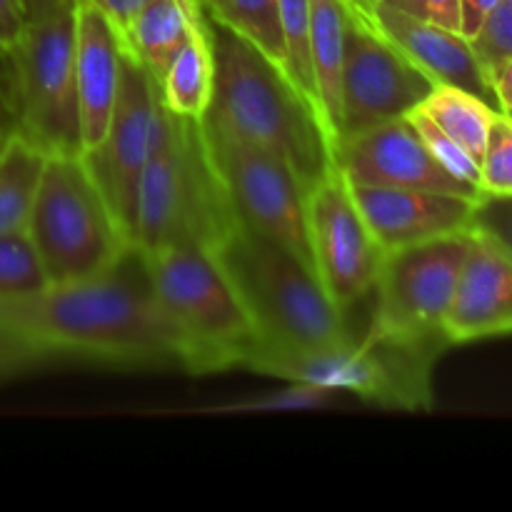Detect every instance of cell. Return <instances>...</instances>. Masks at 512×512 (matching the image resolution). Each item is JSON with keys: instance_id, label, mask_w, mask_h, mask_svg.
I'll list each match as a JSON object with an SVG mask.
<instances>
[{"instance_id": "cell-1", "label": "cell", "mask_w": 512, "mask_h": 512, "mask_svg": "<svg viewBox=\"0 0 512 512\" xmlns=\"http://www.w3.org/2000/svg\"><path fill=\"white\" fill-rule=\"evenodd\" d=\"M63 360L180 368L178 338L155 298L138 245L95 278L0 298V380Z\"/></svg>"}, {"instance_id": "cell-2", "label": "cell", "mask_w": 512, "mask_h": 512, "mask_svg": "<svg viewBox=\"0 0 512 512\" xmlns=\"http://www.w3.org/2000/svg\"><path fill=\"white\" fill-rule=\"evenodd\" d=\"M203 20L215 70L205 120L283 160L310 193L335 170L333 138L318 108L283 65L210 18L205 8Z\"/></svg>"}, {"instance_id": "cell-3", "label": "cell", "mask_w": 512, "mask_h": 512, "mask_svg": "<svg viewBox=\"0 0 512 512\" xmlns=\"http://www.w3.org/2000/svg\"><path fill=\"white\" fill-rule=\"evenodd\" d=\"M210 253L253 325L255 350L323 353L355 340L318 273L275 238L233 218Z\"/></svg>"}, {"instance_id": "cell-4", "label": "cell", "mask_w": 512, "mask_h": 512, "mask_svg": "<svg viewBox=\"0 0 512 512\" xmlns=\"http://www.w3.org/2000/svg\"><path fill=\"white\" fill-rule=\"evenodd\" d=\"M235 213L218 178L200 120L165 108L158 148L143 170L133 240L143 253L170 245L213 248Z\"/></svg>"}, {"instance_id": "cell-5", "label": "cell", "mask_w": 512, "mask_h": 512, "mask_svg": "<svg viewBox=\"0 0 512 512\" xmlns=\"http://www.w3.org/2000/svg\"><path fill=\"white\" fill-rule=\"evenodd\" d=\"M143 255L155 298L178 338L180 368L193 375L245 368L258 338L210 248L170 245Z\"/></svg>"}, {"instance_id": "cell-6", "label": "cell", "mask_w": 512, "mask_h": 512, "mask_svg": "<svg viewBox=\"0 0 512 512\" xmlns=\"http://www.w3.org/2000/svg\"><path fill=\"white\" fill-rule=\"evenodd\" d=\"M25 230L50 285L95 278L135 245L83 155H45Z\"/></svg>"}, {"instance_id": "cell-7", "label": "cell", "mask_w": 512, "mask_h": 512, "mask_svg": "<svg viewBox=\"0 0 512 512\" xmlns=\"http://www.w3.org/2000/svg\"><path fill=\"white\" fill-rule=\"evenodd\" d=\"M443 350L365 335L345 348L323 353L253 350L245 368L288 383H308L335 393H353L373 405L428 410L433 403V365Z\"/></svg>"}, {"instance_id": "cell-8", "label": "cell", "mask_w": 512, "mask_h": 512, "mask_svg": "<svg viewBox=\"0 0 512 512\" xmlns=\"http://www.w3.org/2000/svg\"><path fill=\"white\" fill-rule=\"evenodd\" d=\"M15 133L45 155H83L75 85V3L28 20L8 50Z\"/></svg>"}, {"instance_id": "cell-9", "label": "cell", "mask_w": 512, "mask_h": 512, "mask_svg": "<svg viewBox=\"0 0 512 512\" xmlns=\"http://www.w3.org/2000/svg\"><path fill=\"white\" fill-rule=\"evenodd\" d=\"M470 248V230L388 250L375 278V310L365 335L445 350V315Z\"/></svg>"}, {"instance_id": "cell-10", "label": "cell", "mask_w": 512, "mask_h": 512, "mask_svg": "<svg viewBox=\"0 0 512 512\" xmlns=\"http://www.w3.org/2000/svg\"><path fill=\"white\" fill-rule=\"evenodd\" d=\"M200 123L235 218L283 243L315 270L308 238V190L293 170L275 155L225 133L210 120L203 118Z\"/></svg>"}, {"instance_id": "cell-11", "label": "cell", "mask_w": 512, "mask_h": 512, "mask_svg": "<svg viewBox=\"0 0 512 512\" xmlns=\"http://www.w3.org/2000/svg\"><path fill=\"white\" fill-rule=\"evenodd\" d=\"M348 8V5H345ZM435 80L418 68L370 18L348 8L343 78H340V135L405 118L423 105Z\"/></svg>"}, {"instance_id": "cell-12", "label": "cell", "mask_w": 512, "mask_h": 512, "mask_svg": "<svg viewBox=\"0 0 512 512\" xmlns=\"http://www.w3.org/2000/svg\"><path fill=\"white\" fill-rule=\"evenodd\" d=\"M163 123L165 105L158 78L123 48V75L108 130L90 153H83V160L130 238L140 178L158 148Z\"/></svg>"}, {"instance_id": "cell-13", "label": "cell", "mask_w": 512, "mask_h": 512, "mask_svg": "<svg viewBox=\"0 0 512 512\" xmlns=\"http://www.w3.org/2000/svg\"><path fill=\"white\" fill-rule=\"evenodd\" d=\"M308 238L315 273L343 313L373 293L383 248L375 243L338 168L308 193Z\"/></svg>"}, {"instance_id": "cell-14", "label": "cell", "mask_w": 512, "mask_h": 512, "mask_svg": "<svg viewBox=\"0 0 512 512\" xmlns=\"http://www.w3.org/2000/svg\"><path fill=\"white\" fill-rule=\"evenodd\" d=\"M335 168L355 185L430 190L480 200L478 188L453 178L425 148L408 118L343 135L335 143Z\"/></svg>"}, {"instance_id": "cell-15", "label": "cell", "mask_w": 512, "mask_h": 512, "mask_svg": "<svg viewBox=\"0 0 512 512\" xmlns=\"http://www.w3.org/2000/svg\"><path fill=\"white\" fill-rule=\"evenodd\" d=\"M512 335V255L490 235L470 228V248L445 315L450 345Z\"/></svg>"}, {"instance_id": "cell-16", "label": "cell", "mask_w": 512, "mask_h": 512, "mask_svg": "<svg viewBox=\"0 0 512 512\" xmlns=\"http://www.w3.org/2000/svg\"><path fill=\"white\" fill-rule=\"evenodd\" d=\"M348 185L365 225L383 253L440 235L465 233L473 225V213L478 205V200L430 193V190Z\"/></svg>"}, {"instance_id": "cell-17", "label": "cell", "mask_w": 512, "mask_h": 512, "mask_svg": "<svg viewBox=\"0 0 512 512\" xmlns=\"http://www.w3.org/2000/svg\"><path fill=\"white\" fill-rule=\"evenodd\" d=\"M123 75V38L95 0H75V85L80 145L90 153L103 140Z\"/></svg>"}, {"instance_id": "cell-18", "label": "cell", "mask_w": 512, "mask_h": 512, "mask_svg": "<svg viewBox=\"0 0 512 512\" xmlns=\"http://www.w3.org/2000/svg\"><path fill=\"white\" fill-rule=\"evenodd\" d=\"M370 23L388 35L423 73H428L435 83L458 85L480 95L495 105L488 75L475 55L473 43L455 30L430 23L425 18L400 13L390 5L375 3L370 10ZM498 108V105H495Z\"/></svg>"}, {"instance_id": "cell-19", "label": "cell", "mask_w": 512, "mask_h": 512, "mask_svg": "<svg viewBox=\"0 0 512 512\" xmlns=\"http://www.w3.org/2000/svg\"><path fill=\"white\" fill-rule=\"evenodd\" d=\"M345 18H348L345 0H310V65H313L318 110L333 138V150L340 135Z\"/></svg>"}, {"instance_id": "cell-20", "label": "cell", "mask_w": 512, "mask_h": 512, "mask_svg": "<svg viewBox=\"0 0 512 512\" xmlns=\"http://www.w3.org/2000/svg\"><path fill=\"white\" fill-rule=\"evenodd\" d=\"M213 75V50L200 5L193 30L158 78L163 105L178 118L203 120L213 100Z\"/></svg>"}, {"instance_id": "cell-21", "label": "cell", "mask_w": 512, "mask_h": 512, "mask_svg": "<svg viewBox=\"0 0 512 512\" xmlns=\"http://www.w3.org/2000/svg\"><path fill=\"white\" fill-rule=\"evenodd\" d=\"M200 0H150L120 33L123 48L155 78L193 30Z\"/></svg>"}, {"instance_id": "cell-22", "label": "cell", "mask_w": 512, "mask_h": 512, "mask_svg": "<svg viewBox=\"0 0 512 512\" xmlns=\"http://www.w3.org/2000/svg\"><path fill=\"white\" fill-rule=\"evenodd\" d=\"M45 153L20 133H10L0 148V235L25 230Z\"/></svg>"}, {"instance_id": "cell-23", "label": "cell", "mask_w": 512, "mask_h": 512, "mask_svg": "<svg viewBox=\"0 0 512 512\" xmlns=\"http://www.w3.org/2000/svg\"><path fill=\"white\" fill-rule=\"evenodd\" d=\"M420 108L480 163L493 120L500 113L493 103L458 85L435 83Z\"/></svg>"}, {"instance_id": "cell-24", "label": "cell", "mask_w": 512, "mask_h": 512, "mask_svg": "<svg viewBox=\"0 0 512 512\" xmlns=\"http://www.w3.org/2000/svg\"><path fill=\"white\" fill-rule=\"evenodd\" d=\"M205 13L288 70L280 0H200ZM290 73V70H288Z\"/></svg>"}, {"instance_id": "cell-25", "label": "cell", "mask_w": 512, "mask_h": 512, "mask_svg": "<svg viewBox=\"0 0 512 512\" xmlns=\"http://www.w3.org/2000/svg\"><path fill=\"white\" fill-rule=\"evenodd\" d=\"M48 285V275L28 230L0 235V298H23Z\"/></svg>"}, {"instance_id": "cell-26", "label": "cell", "mask_w": 512, "mask_h": 512, "mask_svg": "<svg viewBox=\"0 0 512 512\" xmlns=\"http://www.w3.org/2000/svg\"><path fill=\"white\" fill-rule=\"evenodd\" d=\"M280 20H283L285 58H288L290 75H293V80L300 85V90H303V93L313 100L315 108H318V95H315V78L308 48L310 0H280ZM320 118H323V115H320Z\"/></svg>"}, {"instance_id": "cell-27", "label": "cell", "mask_w": 512, "mask_h": 512, "mask_svg": "<svg viewBox=\"0 0 512 512\" xmlns=\"http://www.w3.org/2000/svg\"><path fill=\"white\" fill-rule=\"evenodd\" d=\"M478 188L483 198H512V115L503 110L495 115L488 133Z\"/></svg>"}, {"instance_id": "cell-28", "label": "cell", "mask_w": 512, "mask_h": 512, "mask_svg": "<svg viewBox=\"0 0 512 512\" xmlns=\"http://www.w3.org/2000/svg\"><path fill=\"white\" fill-rule=\"evenodd\" d=\"M405 118H408L410 123H413V128L418 130V135L423 138L425 148L430 150V155H433V158L438 160V163L443 165V168L448 170L450 175H453V178H458V180H463V183L478 188L480 163L473 158V155L468 153V150L463 148V145L458 143V140L450 138V135L445 133V130L440 128V125L435 123V120L430 118V115L425 113L420 105H418V108L410 110ZM480 195H483V193H480Z\"/></svg>"}, {"instance_id": "cell-29", "label": "cell", "mask_w": 512, "mask_h": 512, "mask_svg": "<svg viewBox=\"0 0 512 512\" xmlns=\"http://www.w3.org/2000/svg\"><path fill=\"white\" fill-rule=\"evenodd\" d=\"M335 390L308 383H290L280 393H268L263 398L243 400L218 408V413H285V410H315L325 408L333 400Z\"/></svg>"}, {"instance_id": "cell-30", "label": "cell", "mask_w": 512, "mask_h": 512, "mask_svg": "<svg viewBox=\"0 0 512 512\" xmlns=\"http://www.w3.org/2000/svg\"><path fill=\"white\" fill-rule=\"evenodd\" d=\"M470 43L485 70L500 60L512 58V0L495 3Z\"/></svg>"}, {"instance_id": "cell-31", "label": "cell", "mask_w": 512, "mask_h": 512, "mask_svg": "<svg viewBox=\"0 0 512 512\" xmlns=\"http://www.w3.org/2000/svg\"><path fill=\"white\" fill-rule=\"evenodd\" d=\"M470 228L495 238L512 255V198H480Z\"/></svg>"}, {"instance_id": "cell-32", "label": "cell", "mask_w": 512, "mask_h": 512, "mask_svg": "<svg viewBox=\"0 0 512 512\" xmlns=\"http://www.w3.org/2000/svg\"><path fill=\"white\" fill-rule=\"evenodd\" d=\"M25 18L20 0H0V53H8L23 35Z\"/></svg>"}, {"instance_id": "cell-33", "label": "cell", "mask_w": 512, "mask_h": 512, "mask_svg": "<svg viewBox=\"0 0 512 512\" xmlns=\"http://www.w3.org/2000/svg\"><path fill=\"white\" fill-rule=\"evenodd\" d=\"M485 75H488V83L490 90H493L498 110L512 113V58H505L500 60V63L490 65V68L485 70Z\"/></svg>"}, {"instance_id": "cell-34", "label": "cell", "mask_w": 512, "mask_h": 512, "mask_svg": "<svg viewBox=\"0 0 512 512\" xmlns=\"http://www.w3.org/2000/svg\"><path fill=\"white\" fill-rule=\"evenodd\" d=\"M495 3L498 0H460V35L473 40L490 10L495 8Z\"/></svg>"}, {"instance_id": "cell-35", "label": "cell", "mask_w": 512, "mask_h": 512, "mask_svg": "<svg viewBox=\"0 0 512 512\" xmlns=\"http://www.w3.org/2000/svg\"><path fill=\"white\" fill-rule=\"evenodd\" d=\"M15 130L13 115V90H10L8 55L0 53V138H8Z\"/></svg>"}, {"instance_id": "cell-36", "label": "cell", "mask_w": 512, "mask_h": 512, "mask_svg": "<svg viewBox=\"0 0 512 512\" xmlns=\"http://www.w3.org/2000/svg\"><path fill=\"white\" fill-rule=\"evenodd\" d=\"M95 3L103 8V13L113 20V25L118 28V33H123L130 23H133L135 15L150 3V0H95Z\"/></svg>"}, {"instance_id": "cell-37", "label": "cell", "mask_w": 512, "mask_h": 512, "mask_svg": "<svg viewBox=\"0 0 512 512\" xmlns=\"http://www.w3.org/2000/svg\"><path fill=\"white\" fill-rule=\"evenodd\" d=\"M425 20L460 33V0H425Z\"/></svg>"}, {"instance_id": "cell-38", "label": "cell", "mask_w": 512, "mask_h": 512, "mask_svg": "<svg viewBox=\"0 0 512 512\" xmlns=\"http://www.w3.org/2000/svg\"><path fill=\"white\" fill-rule=\"evenodd\" d=\"M75 0H20L23 5V13L28 20L45 18V15L55 13V10L65 8V5H73Z\"/></svg>"}, {"instance_id": "cell-39", "label": "cell", "mask_w": 512, "mask_h": 512, "mask_svg": "<svg viewBox=\"0 0 512 512\" xmlns=\"http://www.w3.org/2000/svg\"><path fill=\"white\" fill-rule=\"evenodd\" d=\"M378 3L390 5L400 13L415 15V18H425V0H378Z\"/></svg>"}, {"instance_id": "cell-40", "label": "cell", "mask_w": 512, "mask_h": 512, "mask_svg": "<svg viewBox=\"0 0 512 512\" xmlns=\"http://www.w3.org/2000/svg\"><path fill=\"white\" fill-rule=\"evenodd\" d=\"M375 3H378V0H345V5H348L350 10L365 15V18H370V10L375 8Z\"/></svg>"}, {"instance_id": "cell-41", "label": "cell", "mask_w": 512, "mask_h": 512, "mask_svg": "<svg viewBox=\"0 0 512 512\" xmlns=\"http://www.w3.org/2000/svg\"><path fill=\"white\" fill-rule=\"evenodd\" d=\"M3 143H5V138H0V148H3Z\"/></svg>"}, {"instance_id": "cell-42", "label": "cell", "mask_w": 512, "mask_h": 512, "mask_svg": "<svg viewBox=\"0 0 512 512\" xmlns=\"http://www.w3.org/2000/svg\"><path fill=\"white\" fill-rule=\"evenodd\" d=\"M508 115H512V113H508Z\"/></svg>"}]
</instances>
